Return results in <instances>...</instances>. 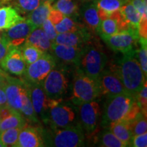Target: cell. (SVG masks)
<instances>
[{
	"mask_svg": "<svg viewBox=\"0 0 147 147\" xmlns=\"http://www.w3.org/2000/svg\"><path fill=\"white\" fill-rule=\"evenodd\" d=\"M123 57L115 69L125 92L136 97L146 81V77L136 58V51L131 50L123 53Z\"/></svg>",
	"mask_w": 147,
	"mask_h": 147,
	"instance_id": "6da1fadb",
	"label": "cell"
},
{
	"mask_svg": "<svg viewBox=\"0 0 147 147\" xmlns=\"http://www.w3.org/2000/svg\"><path fill=\"white\" fill-rule=\"evenodd\" d=\"M45 146L56 147H78L84 144V136L80 126L52 129L42 132Z\"/></svg>",
	"mask_w": 147,
	"mask_h": 147,
	"instance_id": "7a4b0ae2",
	"label": "cell"
},
{
	"mask_svg": "<svg viewBox=\"0 0 147 147\" xmlns=\"http://www.w3.org/2000/svg\"><path fill=\"white\" fill-rule=\"evenodd\" d=\"M135 101V97L127 93L107 98L104 106L102 125L109 127L113 123L125 119Z\"/></svg>",
	"mask_w": 147,
	"mask_h": 147,
	"instance_id": "3957f363",
	"label": "cell"
},
{
	"mask_svg": "<svg viewBox=\"0 0 147 147\" xmlns=\"http://www.w3.org/2000/svg\"><path fill=\"white\" fill-rule=\"evenodd\" d=\"M100 95L97 80L90 78L80 68L76 69L73 80L71 102L76 105L95 100Z\"/></svg>",
	"mask_w": 147,
	"mask_h": 147,
	"instance_id": "277c9868",
	"label": "cell"
},
{
	"mask_svg": "<svg viewBox=\"0 0 147 147\" xmlns=\"http://www.w3.org/2000/svg\"><path fill=\"white\" fill-rule=\"evenodd\" d=\"M107 61V56L100 48L87 43L82 48L78 67L90 78L97 80Z\"/></svg>",
	"mask_w": 147,
	"mask_h": 147,
	"instance_id": "5b68a950",
	"label": "cell"
},
{
	"mask_svg": "<svg viewBox=\"0 0 147 147\" xmlns=\"http://www.w3.org/2000/svg\"><path fill=\"white\" fill-rule=\"evenodd\" d=\"M56 66V59L49 53H45L39 59L27 65L22 75L23 80L29 84H42L49 72Z\"/></svg>",
	"mask_w": 147,
	"mask_h": 147,
	"instance_id": "8992f818",
	"label": "cell"
},
{
	"mask_svg": "<svg viewBox=\"0 0 147 147\" xmlns=\"http://www.w3.org/2000/svg\"><path fill=\"white\" fill-rule=\"evenodd\" d=\"M42 85L49 99L61 100L67 92L68 78L63 69L54 68L47 75Z\"/></svg>",
	"mask_w": 147,
	"mask_h": 147,
	"instance_id": "52a82bcc",
	"label": "cell"
},
{
	"mask_svg": "<svg viewBox=\"0 0 147 147\" xmlns=\"http://www.w3.org/2000/svg\"><path fill=\"white\" fill-rule=\"evenodd\" d=\"M101 38L111 50L124 53L134 50L140 37L137 29H129L112 36Z\"/></svg>",
	"mask_w": 147,
	"mask_h": 147,
	"instance_id": "ba28073f",
	"label": "cell"
},
{
	"mask_svg": "<svg viewBox=\"0 0 147 147\" xmlns=\"http://www.w3.org/2000/svg\"><path fill=\"white\" fill-rule=\"evenodd\" d=\"M100 95L107 98L126 93L115 69H104L97 79Z\"/></svg>",
	"mask_w": 147,
	"mask_h": 147,
	"instance_id": "9c48e42d",
	"label": "cell"
},
{
	"mask_svg": "<svg viewBox=\"0 0 147 147\" xmlns=\"http://www.w3.org/2000/svg\"><path fill=\"white\" fill-rule=\"evenodd\" d=\"M74 119L73 108L60 102L49 109L45 123L50 124L51 129L63 128L73 125Z\"/></svg>",
	"mask_w": 147,
	"mask_h": 147,
	"instance_id": "30bf717a",
	"label": "cell"
},
{
	"mask_svg": "<svg viewBox=\"0 0 147 147\" xmlns=\"http://www.w3.org/2000/svg\"><path fill=\"white\" fill-rule=\"evenodd\" d=\"M28 84L33 108L37 116L40 115L44 122H45L49 109L57 104L61 100L49 99L46 95L42 84L28 83Z\"/></svg>",
	"mask_w": 147,
	"mask_h": 147,
	"instance_id": "8fae6325",
	"label": "cell"
},
{
	"mask_svg": "<svg viewBox=\"0 0 147 147\" xmlns=\"http://www.w3.org/2000/svg\"><path fill=\"white\" fill-rule=\"evenodd\" d=\"M27 86L23 79H18L7 75L4 86L7 97V105L10 109L21 113L22 95Z\"/></svg>",
	"mask_w": 147,
	"mask_h": 147,
	"instance_id": "7c38bea8",
	"label": "cell"
},
{
	"mask_svg": "<svg viewBox=\"0 0 147 147\" xmlns=\"http://www.w3.org/2000/svg\"><path fill=\"white\" fill-rule=\"evenodd\" d=\"M79 115L82 129L91 133L96 129L100 116V106L95 100L79 104Z\"/></svg>",
	"mask_w": 147,
	"mask_h": 147,
	"instance_id": "4fadbf2b",
	"label": "cell"
},
{
	"mask_svg": "<svg viewBox=\"0 0 147 147\" xmlns=\"http://www.w3.org/2000/svg\"><path fill=\"white\" fill-rule=\"evenodd\" d=\"M0 67L5 72L22 76L26 69L27 65L19 47H10L4 58L0 61Z\"/></svg>",
	"mask_w": 147,
	"mask_h": 147,
	"instance_id": "5bb4252c",
	"label": "cell"
},
{
	"mask_svg": "<svg viewBox=\"0 0 147 147\" xmlns=\"http://www.w3.org/2000/svg\"><path fill=\"white\" fill-rule=\"evenodd\" d=\"M36 29L27 20L20 22L6 30H3L2 35L10 47H20L25 43L29 35Z\"/></svg>",
	"mask_w": 147,
	"mask_h": 147,
	"instance_id": "9a60e30c",
	"label": "cell"
},
{
	"mask_svg": "<svg viewBox=\"0 0 147 147\" xmlns=\"http://www.w3.org/2000/svg\"><path fill=\"white\" fill-rule=\"evenodd\" d=\"M82 48L68 47L53 42L50 52L55 59L78 67L82 53Z\"/></svg>",
	"mask_w": 147,
	"mask_h": 147,
	"instance_id": "2e32d148",
	"label": "cell"
},
{
	"mask_svg": "<svg viewBox=\"0 0 147 147\" xmlns=\"http://www.w3.org/2000/svg\"><path fill=\"white\" fill-rule=\"evenodd\" d=\"M91 34L84 27L75 32L58 34L54 43L68 47H83L89 42Z\"/></svg>",
	"mask_w": 147,
	"mask_h": 147,
	"instance_id": "e0dca14e",
	"label": "cell"
},
{
	"mask_svg": "<svg viewBox=\"0 0 147 147\" xmlns=\"http://www.w3.org/2000/svg\"><path fill=\"white\" fill-rule=\"evenodd\" d=\"M45 146L42 139V132L38 129L26 125L20 131L15 147Z\"/></svg>",
	"mask_w": 147,
	"mask_h": 147,
	"instance_id": "ac0fdd59",
	"label": "cell"
},
{
	"mask_svg": "<svg viewBox=\"0 0 147 147\" xmlns=\"http://www.w3.org/2000/svg\"><path fill=\"white\" fill-rule=\"evenodd\" d=\"M23 17L12 6H3L0 8V30H6L16 24L23 21Z\"/></svg>",
	"mask_w": 147,
	"mask_h": 147,
	"instance_id": "d6986e66",
	"label": "cell"
},
{
	"mask_svg": "<svg viewBox=\"0 0 147 147\" xmlns=\"http://www.w3.org/2000/svg\"><path fill=\"white\" fill-rule=\"evenodd\" d=\"M52 8L51 1L40 3V4L36 9L29 13L25 20L34 25L36 28L41 27L44 21L48 18Z\"/></svg>",
	"mask_w": 147,
	"mask_h": 147,
	"instance_id": "ffe728a7",
	"label": "cell"
},
{
	"mask_svg": "<svg viewBox=\"0 0 147 147\" xmlns=\"http://www.w3.org/2000/svg\"><path fill=\"white\" fill-rule=\"evenodd\" d=\"M81 14L86 25L95 32L99 33L101 20L99 16L97 8L94 2L88 3L82 7Z\"/></svg>",
	"mask_w": 147,
	"mask_h": 147,
	"instance_id": "44dd1931",
	"label": "cell"
},
{
	"mask_svg": "<svg viewBox=\"0 0 147 147\" xmlns=\"http://www.w3.org/2000/svg\"><path fill=\"white\" fill-rule=\"evenodd\" d=\"M25 42L38 48L45 53H48L51 51L53 43L46 36L42 27L35 29L29 35Z\"/></svg>",
	"mask_w": 147,
	"mask_h": 147,
	"instance_id": "7402d4cb",
	"label": "cell"
},
{
	"mask_svg": "<svg viewBox=\"0 0 147 147\" xmlns=\"http://www.w3.org/2000/svg\"><path fill=\"white\" fill-rule=\"evenodd\" d=\"M109 130L116 137L118 138L121 142L125 144L127 146H129L130 140L132 137L129 121L122 119L113 123L109 125Z\"/></svg>",
	"mask_w": 147,
	"mask_h": 147,
	"instance_id": "603a6c76",
	"label": "cell"
},
{
	"mask_svg": "<svg viewBox=\"0 0 147 147\" xmlns=\"http://www.w3.org/2000/svg\"><path fill=\"white\" fill-rule=\"evenodd\" d=\"M123 19L131 29H137L141 19V15L135 7L129 1L119 9Z\"/></svg>",
	"mask_w": 147,
	"mask_h": 147,
	"instance_id": "cb8c5ba5",
	"label": "cell"
},
{
	"mask_svg": "<svg viewBox=\"0 0 147 147\" xmlns=\"http://www.w3.org/2000/svg\"><path fill=\"white\" fill-rule=\"evenodd\" d=\"M21 114L29 122H32L33 123H39L38 116H37L32 106L28 83H27L26 89L24 91L23 95H22Z\"/></svg>",
	"mask_w": 147,
	"mask_h": 147,
	"instance_id": "d4e9b609",
	"label": "cell"
},
{
	"mask_svg": "<svg viewBox=\"0 0 147 147\" xmlns=\"http://www.w3.org/2000/svg\"><path fill=\"white\" fill-rule=\"evenodd\" d=\"M26 125V119L21 113L12 111L8 117L1 121L0 132L10 128H23Z\"/></svg>",
	"mask_w": 147,
	"mask_h": 147,
	"instance_id": "484cf974",
	"label": "cell"
},
{
	"mask_svg": "<svg viewBox=\"0 0 147 147\" xmlns=\"http://www.w3.org/2000/svg\"><path fill=\"white\" fill-rule=\"evenodd\" d=\"M22 55L27 65L34 63L42 56L45 52L28 43H23L19 47Z\"/></svg>",
	"mask_w": 147,
	"mask_h": 147,
	"instance_id": "4316f807",
	"label": "cell"
},
{
	"mask_svg": "<svg viewBox=\"0 0 147 147\" xmlns=\"http://www.w3.org/2000/svg\"><path fill=\"white\" fill-rule=\"evenodd\" d=\"M52 7L69 17L76 15L78 10V4L74 0H57Z\"/></svg>",
	"mask_w": 147,
	"mask_h": 147,
	"instance_id": "83f0119b",
	"label": "cell"
},
{
	"mask_svg": "<svg viewBox=\"0 0 147 147\" xmlns=\"http://www.w3.org/2000/svg\"><path fill=\"white\" fill-rule=\"evenodd\" d=\"M129 1V0H94L98 10L104 11L110 15L115 11L119 10Z\"/></svg>",
	"mask_w": 147,
	"mask_h": 147,
	"instance_id": "f1b7e54d",
	"label": "cell"
},
{
	"mask_svg": "<svg viewBox=\"0 0 147 147\" xmlns=\"http://www.w3.org/2000/svg\"><path fill=\"white\" fill-rule=\"evenodd\" d=\"M129 126L132 136L139 135L146 132L147 122L146 115L142 111L136 115L135 118L129 121Z\"/></svg>",
	"mask_w": 147,
	"mask_h": 147,
	"instance_id": "f546056e",
	"label": "cell"
},
{
	"mask_svg": "<svg viewBox=\"0 0 147 147\" xmlns=\"http://www.w3.org/2000/svg\"><path fill=\"white\" fill-rule=\"evenodd\" d=\"M22 128H10L0 132V140L5 146H14L18 141V135Z\"/></svg>",
	"mask_w": 147,
	"mask_h": 147,
	"instance_id": "4dcf8cb0",
	"label": "cell"
},
{
	"mask_svg": "<svg viewBox=\"0 0 147 147\" xmlns=\"http://www.w3.org/2000/svg\"><path fill=\"white\" fill-rule=\"evenodd\" d=\"M82 27L80 26L78 23H76L74 20L71 19L69 16H65L63 19L59 23L55 25V28L57 34L62 33L75 32L78 30Z\"/></svg>",
	"mask_w": 147,
	"mask_h": 147,
	"instance_id": "1f68e13d",
	"label": "cell"
},
{
	"mask_svg": "<svg viewBox=\"0 0 147 147\" xmlns=\"http://www.w3.org/2000/svg\"><path fill=\"white\" fill-rule=\"evenodd\" d=\"M13 1L16 10L22 14H29L41 3L40 0H10Z\"/></svg>",
	"mask_w": 147,
	"mask_h": 147,
	"instance_id": "d6a6232c",
	"label": "cell"
},
{
	"mask_svg": "<svg viewBox=\"0 0 147 147\" xmlns=\"http://www.w3.org/2000/svg\"><path fill=\"white\" fill-rule=\"evenodd\" d=\"M100 146L104 147H125V144L121 142L118 138L116 137L110 131H104L100 137Z\"/></svg>",
	"mask_w": 147,
	"mask_h": 147,
	"instance_id": "836d02e7",
	"label": "cell"
},
{
	"mask_svg": "<svg viewBox=\"0 0 147 147\" xmlns=\"http://www.w3.org/2000/svg\"><path fill=\"white\" fill-rule=\"evenodd\" d=\"M140 49L136 52L138 53V61L140 64L141 68L144 73V76L146 78L147 75V50H146V38H140L138 40Z\"/></svg>",
	"mask_w": 147,
	"mask_h": 147,
	"instance_id": "e575fe53",
	"label": "cell"
},
{
	"mask_svg": "<svg viewBox=\"0 0 147 147\" xmlns=\"http://www.w3.org/2000/svg\"><path fill=\"white\" fill-rule=\"evenodd\" d=\"M136 102L140 108L141 111L143 113L146 115V108H147V85L146 81L144 82V85L142 87L137 95L135 97Z\"/></svg>",
	"mask_w": 147,
	"mask_h": 147,
	"instance_id": "d590c367",
	"label": "cell"
},
{
	"mask_svg": "<svg viewBox=\"0 0 147 147\" xmlns=\"http://www.w3.org/2000/svg\"><path fill=\"white\" fill-rule=\"evenodd\" d=\"M41 27L45 32L46 36L48 37V38L52 42H54L58 34L55 30V25L51 23V21L49 18H47V20L44 21Z\"/></svg>",
	"mask_w": 147,
	"mask_h": 147,
	"instance_id": "8d00e7d4",
	"label": "cell"
},
{
	"mask_svg": "<svg viewBox=\"0 0 147 147\" xmlns=\"http://www.w3.org/2000/svg\"><path fill=\"white\" fill-rule=\"evenodd\" d=\"M129 146L134 147H146L147 146V133L132 136L130 140Z\"/></svg>",
	"mask_w": 147,
	"mask_h": 147,
	"instance_id": "74e56055",
	"label": "cell"
},
{
	"mask_svg": "<svg viewBox=\"0 0 147 147\" xmlns=\"http://www.w3.org/2000/svg\"><path fill=\"white\" fill-rule=\"evenodd\" d=\"M129 2L138 11L141 18H147V4L143 0H129Z\"/></svg>",
	"mask_w": 147,
	"mask_h": 147,
	"instance_id": "f35d334b",
	"label": "cell"
},
{
	"mask_svg": "<svg viewBox=\"0 0 147 147\" xmlns=\"http://www.w3.org/2000/svg\"><path fill=\"white\" fill-rule=\"evenodd\" d=\"M10 47V46L9 45L8 42L3 36L2 32H1V36H0V61L4 58Z\"/></svg>",
	"mask_w": 147,
	"mask_h": 147,
	"instance_id": "ab89813d",
	"label": "cell"
},
{
	"mask_svg": "<svg viewBox=\"0 0 147 147\" xmlns=\"http://www.w3.org/2000/svg\"><path fill=\"white\" fill-rule=\"evenodd\" d=\"M64 16L63 14H62L61 12H60L59 11L55 10L54 8H52V10H51L50 13L49 14V16H48V18L51 21L53 25H56L59 23V22L63 19Z\"/></svg>",
	"mask_w": 147,
	"mask_h": 147,
	"instance_id": "60d3db41",
	"label": "cell"
},
{
	"mask_svg": "<svg viewBox=\"0 0 147 147\" xmlns=\"http://www.w3.org/2000/svg\"><path fill=\"white\" fill-rule=\"evenodd\" d=\"M7 105V97L4 87H0V107Z\"/></svg>",
	"mask_w": 147,
	"mask_h": 147,
	"instance_id": "b9f144b4",
	"label": "cell"
},
{
	"mask_svg": "<svg viewBox=\"0 0 147 147\" xmlns=\"http://www.w3.org/2000/svg\"><path fill=\"white\" fill-rule=\"evenodd\" d=\"M8 74L4 70L0 68V87H4L6 81V77Z\"/></svg>",
	"mask_w": 147,
	"mask_h": 147,
	"instance_id": "7bdbcfd3",
	"label": "cell"
},
{
	"mask_svg": "<svg viewBox=\"0 0 147 147\" xmlns=\"http://www.w3.org/2000/svg\"><path fill=\"white\" fill-rule=\"evenodd\" d=\"M10 1V0H0V5L8 2V1Z\"/></svg>",
	"mask_w": 147,
	"mask_h": 147,
	"instance_id": "ee69618b",
	"label": "cell"
},
{
	"mask_svg": "<svg viewBox=\"0 0 147 147\" xmlns=\"http://www.w3.org/2000/svg\"><path fill=\"white\" fill-rule=\"evenodd\" d=\"M0 147H5V145L3 144V142L0 140Z\"/></svg>",
	"mask_w": 147,
	"mask_h": 147,
	"instance_id": "f6af8a7d",
	"label": "cell"
},
{
	"mask_svg": "<svg viewBox=\"0 0 147 147\" xmlns=\"http://www.w3.org/2000/svg\"><path fill=\"white\" fill-rule=\"evenodd\" d=\"M51 1V0H40L41 3L42 2H45V1Z\"/></svg>",
	"mask_w": 147,
	"mask_h": 147,
	"instance_id": "bcb514c9",
	"label": "cell"
},
{
	"mask_svg": "<svg viewBox=\"0 0 147 147\" xmlns=\"http://www.w3.org/2000/svg\"><path fill=\"white\" fill-rule=\"evenodd\" d=\"M83 1H94V0H83Z\"/></svg>",
	"mask_w": 147,
	"mask_h": 147,
	"instance_id": "7dc6e473",
	"label": "cell"
},
{
	"mask_svg": "<svg viewBox=\"0 0 147 147\" xmlns=\"http://www.w3.org/2000/svg\"><path fill=\"white\" fill-rule=\"evenodd\" d=\"M0 124H1V117H0Z\"/></svg>",
	"mask_w": 147,
	"mask_h": 147,
	"instance_id": "c3c4849f",
	"label": "cell"
},
{
	"mask_svg": "<svg viewBox=\"0 0 147 147\" xmlns=\"http://www.w3.org/2000/svg\"><path fill=\"white\" fill-rule=\"evenodd\" d=\"M1 30H0V36H1Z\"/></svg>",
	"mask_w": 147,
	"mask_h": 147,
	"instance_id": "681fc988",
	"label": "cell"
}]
</instances>
